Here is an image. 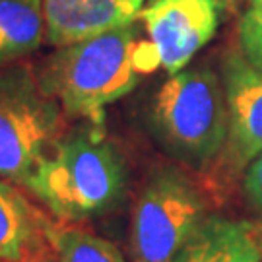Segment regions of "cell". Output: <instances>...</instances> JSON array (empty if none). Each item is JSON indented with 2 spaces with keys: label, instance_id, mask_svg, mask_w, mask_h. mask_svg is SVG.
I'll return each instance as SVG.
<instances>
[{
  "label": "cell",
  "instance_id": "3",
  "mask_svg": "<svg viewBox=\"0 0 262 262\" xmlns=\"http://www.w3.org/2000/svg\"><path fill=\"white\" fill-rule=\"evenodd\" d=\"M161 146L192 169H206L225 150L229 117L222 78L208 66L181 70L161 84L151 103Z\"/></svg>",
  "mask_w": 262,
  "mask_h": 262
},
{
  "label": "cell",
  "instance_id": "11",
  "mask_svg": "<svg viewBox=\"0 0 262 262\" xmlns=\"http://www.w3.org/2000/svg\"><path fill=\"white\" fill-rule=\"evenodd\" d=\"M45 39L43 0H0V66L35 53Z\"/></svg>",
  "mask_w": 262,
  "mask_h": 262
},
{
  "label": "cell",
  "instance_id": "7",
  "mask_svg": "<svg viewBox=\"0 0 262 262\" xmlns=\"http://www.w3.org/2000/svg\"><path fill=\"white\" fill-rule=\"evenodd\" d=\"M222 82L229 117L225 163L237 173L262 154V70L239 49L229 51L222 64Z\"/></svg>",
  "mask_w": 262,
  "mask_h": 262
},
{
  "label": "cell",
  "instance_id": "12",
  "mask_svg": "<svg viewBox=\"0 0 262 262\" xmlns=\"http://www.w3.org/2000/svg\"><path fill=\"white\" fill-rule=\"evenodd\" d=\"M45 239L56 262H126L107 239L66 222H45Z\"/></svg>",
  "mask_w": 262,
  "mask_h": 262
},
{
  "label": "cell",
  "instance_id": "6",
  "mask_svg": "<svg viewBox=\"0 0 262 262\" xmlns=\"http://www.w3.org/2000/svg\"><path fill=\"white\" fill-rule=\"evenodd\" d=\"M231 0H146L140 21L169 76L214 39Z\"/></svg>",
  "mask_w": 262,
  "mask_h": 262
},
{
  "label": "cell",
  "instance_id": "16",
  "mask_svg": "<svg viewBox=\"0 0 262 262\" xmlns=\"http://www.w3.org/2000/svg\"><path fill=\"white\" fill-rule=\"evenodd\" d=\"M45 262H51V260H45Z\"/></svg>",
  "mask_w": 262,
  "mask_h": 262
},
{
  "label": "cell",
  "instance_id": "2",
  "mask_svg": "<svg viewBox=\"0 0 262 262\" xmlns=\"http://www.w3.org/2000/svg\"><path fill=\"white\" fill-rule=\"evenodd\" d=\"M26 188L66 224L111 212L126 190V163L103 128L88 124L58 136Z\"/></svg>",
  "mask_w": 262,
  "mask_h": 262
},
{
  "label": "cell",
  "instance_id": "4",
  "mask_svg": "<svg viewBox=\"0 0 262 262\" xmlns=\"http://www.w3.org/2000/svg\"><path fill=\"white\" fill-rule=\"evenodd\" d=\"M60 124V105L28 66H0V177L26 187Z\"/></svg>",
  "mask_w": 262,
  "mask_h": 262
},
{
  "label": "cell",
  "instance_id": "15",
  "mask_svg": "<svg viewBox=\"0 0 262 262\" xmlns=\"http://www.w3.org/2000/svg\"><path fill=\"white\" fill-rule=\"evenodd\" d=\"M258 262H262V247H260V258H258Z\"/></svg>",
  "mask_w": 262,
  "mask_h": 262
},
{
  "label": "cell",
  "instance_id": "14",
  "mask_svg": "<svg viewBox=\"0 0 262 262\" xmlns=\"http://www.w3.org/2000/svg\"><path fill=\"white\" fill-rule=\"evenodd\" d=\"M243 192L247 196V202L262 214V154L247 165L243 179Z\"/></svg>",
  "mask_w": 262,
  "mask_h": 262
},
{
  "label": "cell",
  "instance_id": "8",
  "mask_svg": "<svg viewBox=\"0 0 262 262\" xmlns=\"http://www.w3.org/2000/svg\"><path fill=\"white\" fill-rule=\"evenodd\" d=\"M146 0H43L47 43L66 47L140 19Z\"/></svg>",
  "mask_w": 262,
  "mask_h": 262
},
{
  "label": "cell",
  "instance_id": "13",
  "mask_svg": "<svg viewBox=\"0 0 262 262\" xmlns=\"http://www.w3.org/2000/svg\"><path fill=\"white\" fill-rule=\"evenodd\" d=\"M237 35L239 51L251 64L262 70V0H247Z\"/></svg>",
  "mask_w": 262,
  "mask_h": 262
},
{
  "label": "cell",
  "instance_id": "10",
  "mask_svg": "<svg viewBox=\"0 0 262 262\" xmlns=\"http://www.w3.org/2000/svg\"><path fill=\"white\" fill-rule=\"evenodd\" d=\"M45 222L18 188L0 177V262H45Z\"/></svg>",
  "mask_w": 262,
  "mask_h": 262
},
{
  "label": "cell",
  "instance_id": "1",
  "mask_svg": "<svg viewBox=\"0 0 262 262\" xmlns=\"http://www.w3.org/2000/svg\"><path fill=\"white\" fill-rule=\"evenodd\" d=\"M159 66L150 41L132 26L78 41L56 51L39 66L37 82L68 117L103 128L105 109Z\"/></svg>",
  "mask_w": 262,
  "mask_h": 262
},
{
  "label": "cell",
  "instance_id": "9",
  "mask_svg": "<svg viewBox=\"0 0 262 262\" xmlns=\"http://www.w3.org/2000/svg\"><path fill=\"white\" fill-rule=\"evenodd\" d=\"M262 225L222 215L206 217L171 262H258Z\"/></svg>",
  "mask_w": 262,
  "mask_h": 262
},
{
  "label": "cell",
  "instance_id": "5",
  "mask_svg": "<svg viewBox=\"0 0 262 262\" xmlns=\"http://www.w3.org/2000/svg\"><path fill=\"white\" fill-rule=\"evenodd\" d=\"M206 220V200L177 169L151 173L132 210L134 262H171Z\"/></svg>",
  "mask_w": 262,
  "mask_h": 262
}]
</instances>
